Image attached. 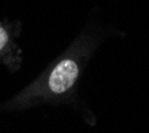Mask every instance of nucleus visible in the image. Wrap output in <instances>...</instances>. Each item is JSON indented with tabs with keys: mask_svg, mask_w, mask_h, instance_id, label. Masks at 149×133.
I'll return each instance as SVG.
<instances>
[{
	"mask_svg": "<svg viewBox=\"0 0 149 133\" xmlns=\"http://www.w3.org/2000/svg\"><path fill=\"white\" fill-rule=\"evenodd\" d=\"M79 67L73 60L65 59L55 67L49 76V88L55 93H63L68 91L77 79Z\"/></svg>",
	"mask_w": 149,
	"mask_h": 133,
	"instance_id": "nucleus-1",
	"label": "nucleus"
},
{
	"mask_svg": "<svg viewBox=\"0 0 149 133\" xmlns=\"http://www.w3.org/2000/svg\"><path fill=\"white\" fill-rule=\"evenodd\" d=\"M7 43H8V35L3 27H0V51L6 47Z\"/></svg>",
	"mask_w": 149,
	"mask_h": 133,
	"instance_id": "nucleus-2",
	"label": "nucleus"
}]
</instances>
